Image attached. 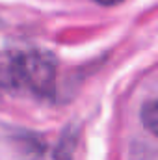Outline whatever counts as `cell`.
I'll return each instance as SVG.
<instances>
[{
  "mask_svg": "<svg viewBox=\"0 0 158 160\" xmlns=\"http://www.w3.org/2000/svg\"><path fill=\"white\" fill-rule=\"evenodd\" d=\"M141 121L149 132L158 136V101H149L141 108Z\"/></svg>",
  "mask_w": 158,
  "mask_h": 160,
  "instance_id": "cell-4",
  "label": "cell"
},
{
  "mask_svg": "<svg viewBox=\"0 0 158 160\" xmlns=\"http://www.w3.org/2000/svg\"><path fill=\"white\" fill-rule=\"evenodd\" d=\"M77 138L69 132L63 134V138L60 140V143L56 145L54 153H52V160H71L73 157V149H75Z\"/></svg>",
  "mask_w": 158,
  "mask_h": 160,
  "instance_id": "cell-5",
  "label": "cell"
},
{
  "mask_svg": "<svg viewBox=\"0 0 158 160\" xmlns=\"http://www.w3.org/2000/svg\"><path fill=\"white\" fill-rule=\"evenodd\" d=\"M93 2H97V4H101V6H116V4L123 2V0H93Z\"/></svg>",
  "mask_w": 158,
  "mask_h": 160,
  "instance_id": "cell-6",
  "label": "cell"
},
{
  "mask_svg": "<svg viewBox=\"0 0 158 160\" xmlns=\"http://www.w3.org/2000/svg\"><path fill=\"white\" fill-rule=\"evenodd\" d=\"M21 88L17 54L0 52V91H17Z\"/></svg>",
  "mask_w": 158,
  "mask_h": 160,
  "instance_id": "cell-3",
  "label": "cell"
},
{
  "mask_svg": "<svg viewBox=\"0 0 158 160\" xmlns=\"http://www.w3.org/2000/svg\"><path fill=\"white\" fill-rule=\"evenodd\" d=\"M7 140L21 160H37L45 153V140L32 130L13 128L7 132Z\"/></svg>",
  "mask_w": 158,
  "mask_h": 160,
  "instance_id": "cell-2",
  "label": "cell"
},
{
  "mask_svg": "<svg viewBox=\"0 0 158 160\" xmlns=\"http://www.w3.org/2000/svg\"><path fill=\"white\" fill-rule=\"evenodd\" d=\"M19 77L22 88L37 97H52L56 88V60L47 50H28L17 54Z\"/></svg>",
  "mask_w": 158,
  "mask_h": 160,
  "instance_id": "cell-1",
  "label": "cell"
}]
</instances>
